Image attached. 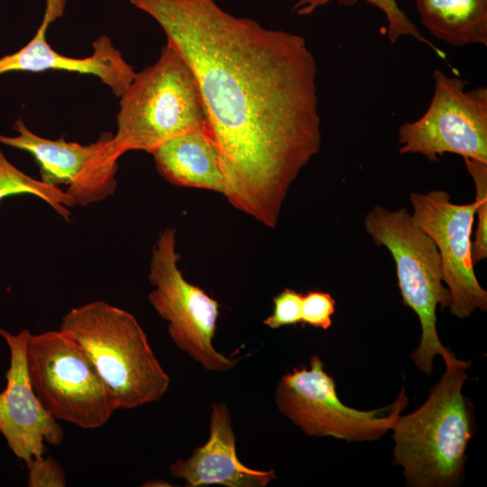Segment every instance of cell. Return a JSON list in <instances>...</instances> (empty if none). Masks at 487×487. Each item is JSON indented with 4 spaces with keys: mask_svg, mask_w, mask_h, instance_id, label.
I'll use <instances>...</instances> for the list:
<instances>
[{
    "mask_svg": "<svg viewBox=\"0 0 487 487\" xmlns=\"http://www.w3.org/2000/svg\"><path fill=\"white\" fill-rule=\"evenodd\" d=\"M67 0H47L41 25L31 41L16 52L0 58V76L9 72L67 71L92 75L119 97L136 72L115 48L112 40L101 35L92 42L93 52L72 58L57 52L48 43L46 33L51 23L61 17Z\"/></svg>",
    "mask_w": 487,
    "mask_h": 487,
    "instance_id": "4fadbf2b",
    "label": "cell"
},
{
    "mask_svg": "<svg viewBox=\"0 0 487 487\" xmlns=\"http://www.w3.org/2000/svg\"><path fill=\"white\" fill-rule=\"evenodd\" d=\"M175 234L174 228L164 229L152 248L148 280L154 289L148 300L168 322V333L177 347L206 370L229 371L241 358H228L215 349L212 340L219 304L184 278L178 267L180 255L176 251Z\"/></svg>",
    "mask_w": 487,
    "mask_h": 487,
    "instance_id": "ba28073f",
    "label": "cell"
},
{
    "mask_svg": "<svg viewBox=\"0 0 487 487\" xmlns=\"http://www.w3.org/2000/svg\"><path fill=\"white\" fill-rule=\"evenodd\" d=\"M0 335L10 349L7 383L0 391V432L13 453L28 465L43 456L45 443L61 444L64 431L43 407L31 384L26 363L29 330L13 335L0 327Z\"/></svg>",
    "mask_w": 487,
    "mask_h": 487,
    "instance_id": "7c38bea8",
    "label": "cell"
},
{
    "mask_svg": "<svg viewBox=\"0 0 487 487\" xmlns=\"http://www.w3.org/2000/svg\"><path fill=\"white\" fill-rule=\"evenodd\" d=\"M206 126L196 78L169 43L152 65L135 74L119 96L114 144L121 155L148 153L183 133Z\"/></svg>",
    "mask_w": 487,
    "mask_h": 487,
    "instance_id": "277c9868",
    "label": "cell"
},
{
    "mask_svg": "<svg viewBox=\"0 0 487 487\" xmlns=\"http://www.w3.org/2000/svg\"><path fill=\"white\" fill-rule=\"evenodd\" d=\"M190 67L217 147L225 198L264 226L321 147L317 65L306 39L236 17L215 0H129Z\"/></svg>",
    "mask_w": 487,
    "mask_h": 487,
    "instance_id": "6da1fadb",
    "label": "cell"
},
{
    "mask_svg": "<svg viewBox=\"0 0 487 487\" xmlns=\"http://www.w3.org/2000/svg\"><path fill=\"white\" fill-rule=\"evenodd\" d=\"M364 225L374 244L391 253L403 304L419 319L420 341L411 354L416 366L430 374L436 355L443 357L446 366L461 363L437 335L436 308H449L451 295L444 285L441 258L433 240L406 208L391 211L375 206L366 215Z\"/></svg>",
    "mask_w": 487,
    "mask_h": 487,
    "instance_id": "5b68a950",
    "label": "cell"
},
{
    "mask_svg": "<svg viewBox=\"0 0 487 487\" xmlns=\"http://www.w3.org/2000/svg\"><path fill=\"white\" fill-rule=\"evenodd\" d=\"M475 187L477 226L472 243V260L475 265L487 258V162L464 158Z\"/></svg>",
    "mask_w": 487,
    "mask_h": 487,
    "instance_id": "d6986e66",
    "label": "cell"
},
{
    "mask_svg": "<svg viewBox=\"0 0 487 487\" xmlns=\"http://www.w3.org/2000/svg\"><path fill=\"white\" fill-rule=\"evenodd\" d=\"M152 154L158 172L170 184L225 194L219 152L206 126L166 141Z\"/></svg>",
    "mask_w": 487,
    "mask_h": 487,
    "instance_id": "9a60e30c",
    "label": "cell"
},
{
    "mask_svg": "<svg viewBox=\"0 0 487 487\" xmlns=\"http://www.w3.org/2000/svg\"><path fill=\"white\" fill-rule=\"evenodd\" d=\"M209 426L208 440L196 447L188 459L171 464L172 477L183 479L189 487H264L276 478L273 469H252L238 459L231 416L225 403L212 404Z\"/></svg>",
    "mask_w": 487,
    "mask_h": 487,
    "instance_id": "5bb4252c",
    "label": "cell"
},
{
    "mask_svg": "<svg viewBox=\"0 0 487 487\" xmlns=\"http://www.w3.org/2000/svg\"><path fill=\"white\" fill-rule=\"evenodd\" d=\"M333 0H299L291 11L298 15H309L317 8ZM344 5H355L357 0H336ZM382 12L387 19V36L391 43H395L402 36H411L416 41L427 45L440 59L446 60V53L430 41L425 38L409 16L400 8L396 0H365Z\"/></svg>",
    "mask_w": 487,
    "mask_h": 487,
    "instance_id": "ac0fdd59",
    "label": "cell"
},
{
    "mask_svg": "<svg viewBox=\"0 0 487 487\" xmlns=\"http://www.w3.org/2000/svg\"><path fill=\"white\" fill-rule=\"evenodd\" d=\"M30 487H64L66 477L60 464L51 457L33 459L28 465Z\"/></svg>",
    "mask_w": 487,
    "mask_h": 487,
    "instance_id": "7402d4cb",
    "label": "cell"
},
{
    "mask_svg": "<svg viewBox=\"0 0 487 487\" xmlns=\"http://www.w3.org/2000/svg\"><path fill=\"white\" fill-rule=\"evenodd\" d=\"M26 363L34 392L56 419L93 429L104 426L116 410L90 358L61 331L30 333Z\"/></svg>",
    "mask_w": 487,
    "mask_h": 487,
    "instance_id": "8992f818",
    "label": "cell"
},
{
    "mask_svg": "<svg viewBox=\"0 0 487 487\" xmlns=\"http://www.w3.org/2000/svg\"><path fill=\"white\" fill-rule=\"evenodd\" d=\"M28 194L46 202L66 222L70 221L71 197L60 187L33 179L13 165L0 150V201L13 195Z\"/></svg>",
    "mask_w": 487,
    "mask_h": 487,
    "instance_id": "e0dca14e",
    "label": "cell"
},
{
    "mask_svg": "<svg viewBox=\"0 0 487 487\" xmlns=\"http://www.w3.org/2000/svg\"><path fill=\"white\" fill-rule=\"evenodd\" d=\"M335 301L325 291L310 290L302 296L301 324L328 329L332 325Z\"/></svg>",
    "mask_w": 487,
    "mask_h": 487,
    "instance_id": "ffe728a7",
    "label": "cell"
},
{
    "mask_svg": "<svg viewBox=\"0 0 487 487\" xmlns=\"http://www.w3.org/2000/svg\"><path fill=\"white\" fill-rule=\"evenodd\" d=\"M302 294L286 288L273 298V312L263 320L270 328L301 323Z\"/></svg>",
    "mask_w": 487,
    "mask_h": 487,
    "instance_id": "44dd1931",
    "label": "cell"
},
{
    "mask_svg": "<svg viewBox=\"0 0 487 487\" xmlns=\"http://www.w3.org/2000/svg\"><path fill=\"white\" fill-rule=\"evenodd\" d=\"M424 27L455 47L487 46V0H415Z\"/></svg>",
    "mask_w": 487,
    "mask_h": 487,
    "instance_id": "2e32d148",
    "label": "cell"
},
{
    "mask_svg": "<svg viewBox=\"0 0 487 487\" xmlns=\"http://www.w3.org/2000/svg\"><path fill=\"white\" fill-rule=\"evenodd\" d=\"M434 92L422 116L398 130L400 153H418L438 161L455 153L487 162V87L465 89V81L439 69Z\"/></svg>",
    "mask_w": 487,
    "mask_h": 487,
    "instance_id": "9c48e42d",
    "label": "cell"
},
{
    "mask_svg": "<svg viewBox=\"0 0 487 487\" xmlns=\"http://www.w3.org/2000/svg\"><path fill=\"white\" fill-rule=\"evenodd\" d=\"M12 128L17 134H0V143L29 152L39 166L41 180L56 187L65 185L75 206L97 203L115 193L122 155L112 133H104L97 141L83 145L39 136L21 118Z\"/></svg>",
    "mask_w": 487,
    "mask_h": 487,
    "instance_id": "30bf717a",
    "label": "cell"
},
{
    "mask_svg": "<svg viewBox=\"0 0 487 487\" xmlns=\"http://www.w3.org/2000/svg\"><path fill=\"white\" fill-rule=\"evenodd\" d=\"M409 198L415 222L438 250L444 283L451 295V314L466 318L476 309L486 311L487 291L476 278L472 260L475 201L452 203L449 193L444 190L413 192Z\"/></svg>",
    "mask_w": 487,
    "mask_h": 487,
    "instance_id": "8fae6325",
    "label": "cell"
},
{
    "mask_svg": "<svg viewBox=\"0 0 487 487\" xmlns=\"http://www.w3.org/2000/svg\"><path fill=\"white\" fill-rule=\"evenodd\" d=\"M409 403L403 388L396 400L373 410H358L343 403L335 383L318 355L309 366L293 368L279 381L275 404L306 435L333 436L347 442L374 441L383 436Z\"/></svg>",
    "mask_w": 487,
    "mask_h": 487,
    "instance_id": "52a82bcc",
    "label": "cell"
},
{
    "mask_svg": "<svg viewBox=\"0 0 487 487\" xmlns=\"http://www.w3.org/2000/svg\"><path fill=\"white\" fill-rule=\"evenodd\" d=\"M471 363L446 366L426 401L392 426L394 464L411 487H450L464 481L466 449L476 432L473 405L463 393Z\"/></svg>",
    "mask_w": 487,
    "mask_h": 487,
    "instance_id": "7a4b0ae2",
    "label": "cell"
},
{
    "mask_svg": "<svg viewBox=\"0 0 487 487\" xmlns=\"http://www.w3.org/2000/svg\"><path fill=\"white\" fill-rule=\"evenodd\" d=\"M60 331L87 354L108 388L116 409L158 401L167 391L165 372L137 319L105 301L72 308Z\"/></svg>",
    "mask_w": 487,
    "mask_h": 487,
    "instance_id": "3957f363",
    "label": "cell"
}]
</instances>
